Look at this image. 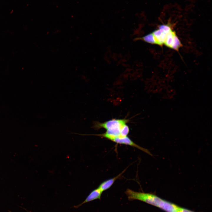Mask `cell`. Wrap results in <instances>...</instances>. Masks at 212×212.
<instances>
[{
    "mask_svg": "<svg viewBox=\"0 0 212 212\" xmlns=\"http://www.w3.org/2000/svg\"><path fill=\"white\" fill-rule=\"evenodd\" d=\"M125 193L130 201L138 200L157 207L162 199L153 193L136 192L128 188Z\"/></svg>",
    "mask_w": 212,
    "mask_h": 212,
    "instance_id": "cell-2",
    "label": "cell"
},
{
    "mask_svg": "<svg viewBox=\"0 0 212 212\" xmlns=\"http://www.w3.org/2000/svg\"><path fill=\"white\" fill-rule=\"evenodd\" d=\"M102 192L98 188L92 191L88 195L82 203L74 206V208H78L83 204L93 200L100 199Z\"/></svg>",
    "mask_w": 212,
    "mask_h": 212,
    "instance_id": "cell-4",
    "label": "cell"
},
{
    "mask_svg": "<svg viewBox=\"0 0 212 212\" xmlns=\"http://www.w3.org/2000/svg\"><path fill=\"white\" fill-rule=\"evenodd\" d=\"M140 39L150 44H155L154 38L152 33L140 38Z\"/></svg>",
    "mask_w": 212,
    "mask_h": 212,
    "instance_id": "cell-7",
    "label": "cell"
},
{
    "mask_svg": "<svg viewBox=\"0 0 212 212\" xmlns=\"http://www.w3.org/2000/svg\"><path fill=\"white\" fill-rule=\"evenodd\" d=\"M178 207L173 203L162 199L158 207L166 212H177Z\"/></svg>",
    "mask_w": 212,
    "mask_h": 212,
    "instance_id": "cell-5",
    "label": "cell"
},
{
    "mask_svg": "<svg viewBox=\"0 0 212 212\" xmlns=\"http://www.w3.org/2000/svg\"><path fill=\"white\" fill-rule=\"evenodd\" d=\"M110 140L117 144H124L135 147L152 155L150 152L147 149L138 145L133 142L127 136L122 137H115L112 138Z\"/></svg>",
    "mask_w": 212,
    "mask_h": 212,
    "instance_id": "cell-3",
    "label": "cell"
},
{
    "mask_svg": "<svg viewBox=\"0 0 212 212\" xmlns=\"http://www.w3.org/2000/svg\"><path fill=\"white\" fill-rule=\"evenodd\" d=\"M125 171V170L113 178L109 179L103 182L100 184L98 188L102 192L108 189L112 186L115 181L120 177Z\"/></svg>",
    "mask_w": 212,
    "mask_h": 212,
    "instance_id": "cell-6",
    "label": "cell"
},
{
    "mask_svg": "<svg viewBox=\"0 0 212 212\" xmlns=\"http://www.w3.org/2000/svg\"><path fill=\"white\" fill-rule=\"evenodd\" d=\"M128 120L125 119H113L104 123L97 121L93 122L92 128L98 130L103 128L106 130V132L102 134L90 135L99 136L105 138L109 140L117 137H121V133L123 126L126 124Z\"/></svg>",
    "mask_w": 212,
    "mask_h": 212,
    "instance_id": "cell-1",
    "label": "cell"
},
{
    "mask_svg": "<svg viewBox=\"0 0 212 212\" xmlns=\"http://www.w3.org/2000/svg\"><path fill=\"white\" fill-rule=\"evenodd\" d=\"M177 212H194L184 208L178 207Z\"/></svg>",
    "mask_w": 212,
    "mask_h": 212,
    "instance_id": "cell-8",
    "label": "cell"
}]
</instances>
